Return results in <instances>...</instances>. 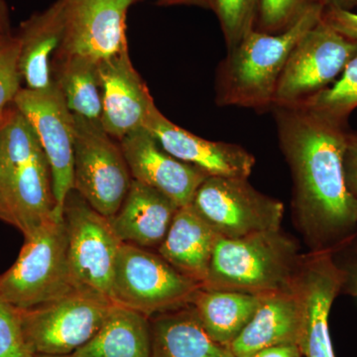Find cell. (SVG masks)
I'll use <instances>...</instances> for the list:
<instances>
[{"label":"cell","instance_id":"1","mask_svg":"<svg viewBox=\"0 0 357 357\" xmlns=\"http://www.w3.org/2000/svg\"><path fill=\"white\" fill-rule=\"evenodd\" d=\"M270 112L292 177L295 225L310 252L337 253L357 236V204L344 175L349 122L304 103Z\"/></svg>","mask_w":357,"mask_h":357},{"label":"cell","instance_id":"2","mask_svg":"<svg viewBox=\"0 0 357 357\" xmlns=\"http://www.w3.org/2000/svg\"><path fill=\"white\" fill-rule=\"evenodd\" d=\"M54 215L48 160L31 124L11 105L0 119V220L26 236Z\"/></svg>","mask_w":357,"mask_h":357},{"label":"cell","instance_id":"3","mask_svg":"<svg viewBox=\"0 0 357 357\" xmlns=\"http://www.w3.org/2000/svg\"><path fill=\"white\" fill-rule=\"evenodd\" d=\"M325 6L311 7L296 24L279 34L253 29L218 65L215 73V103L257 112L271 110L275 93L294 47L321 20Z\"/></svg>","mask_w":357,"mask_h":357},{"label":"cell","instance_id":"4","mask_svg":"<svg viewBox=\"0 0 357 357\" xmlns=\"http://www.w3.org/2000/svg\"><path fill=\"white\" fill-rule=\"evenodd\" d=\"M303 255L281 229L241 238L218 237L201 288L264 296L292 291Z\"/></svg>","mask_w":357,"mask_h":357},{"label":"cell","instance_id":"5","mask_svg":"<svg viewBox=\"0 0 357 357\" xmlns=\"http://www.w3.org/2000/svg\"><path fill=\"white\" fill-rule=\"evenodd\" d=\"M76 290L68 257L64 217L54 215L24 236L17 259L0 275V297L25 311Z\"/></svg>","mask_w":357,"mask_h":357},{"label":"cell","instance_id":"6","mask_svg":"<svg viewBox=\"0 0 357 357\" xmlns=\"http://www.w3.org/2000/svg\"><path fill=\"white\" fill-rule=\"evenodd\" d=\"M199 288L158 253L122 244L112 283L115 305L152 318L188 306Z\"/></svg>","mask_w":357,"mask_h":357},{"label":"cell","instance_id":"7","mask_svg":"<svg viewBox=\"0 0 357 357\" xmlns=\"http://www.w3.org/2000/svg\"><path fill=\"white\" fill-rule=\"evenodd\" d=\"M68 237V257L77 290L96 294L112 302V283L122 246L109 220L73 189L63 208Z\"/></svg>","mask_w":357,"mask_h":357},{"label":"cell","instance_id":"8","mask_svg":"<svg viewBox=\"0 0 357 357\" xmlns=\"http://www.w3.org/2000/svg\"><path fill=\"white\" fill-rule=\"evenodd\" d=\"M74 115V189L103 217H114L130 189L132 177L121 144L100 119Z\"/></svg>","mask_w":357,"mask_h":357},{"label":"cell","instance_id":"9","mask_svg":"<svg viewBox=\"0 0 357 357\" xmlns=\"http://www.w3.org/2000/svg\"><path fill=\"white\" fill-rule=\"evenodd\" d=\"M114 305L107 298L76 290L34 309L18 311L33 354L70 356L96 335Z\"/></svg>","mask_w":357,"mask_h":357},{"label":"cell","instance_id":"10","mask_svg":"<svg viewBox=\"0 0 357 357\" xmlns=\"http://www.w3.org/2000/svg\"><path fill=\"white\" fill-rule=\"evenodd\" d=\"M191 204L223 238H241L279 229L283 220V203L257 191L248 178L208 176Z\"/></svg>","mask_w":357,"mask_h":357},{"label":"cell","instance_id":"11","mask_svg":"<svg viewBox=\"0 0 357 357\" xmlns=\"http://www.w3.org/2000/svg\"><path fill=\"white\" fill-rule=\"evenodd\" d=\"M356 52V42L321 20L291 52L279 77L273 107L298 105L328 88Z\"/></svg>","mask_w":357,"mask_h":357},{"label":"cell","instance_id":"12","mask_svg":"<svg viewBox=\"0 0 357 357\" xmlns=\"http://www.w3.org/2000/svg\"><path fill=\"white\" fill-rule=\"evenodd\" d=\"M13 105L31 124L48 160L55 215H63L66 198L74 189V115L54 84L50 89H21Z\"/></svg>","mask_w":357,"mask_h":357},{"label":"cell","instance_id":"13","mask_svg":"<svg viewBox=\"0 0 357 357\" xmlns=\"http://www.w3.org/2000/svg\"><path fill=\"white\" fill-rule=\"evenodd\" d=\"M64 35L55 56H79L96 63L128 51L126 20L136 0H59Z\"/></svg>","mask_w":357,"mask_h":357},{"label":"cell","instance_id":"14","mask_svg":"<svg viewBox=\"0 0 357 357\" xmlns=\"http://www.w3.org/2000/svg\"><path fill=\"white\" fill-rule=\"evenodd\" d=\"M344 284V270L335 261L333 252L303 255L292 288L302 314L298 345L303 357H335L328 317Z\"/></svg>","mask_w":357,"mask_h":357},{"label":"cell","instance_id":"15","mask_svg":"<svg viewBox=\"0 0 357 357\" xmlns=\"http://www.w3.org/2000/svg\"><path fill=\"white\" fill-rule=\"evenodd\" d=\"M143 128L167 153L208 176L248 178L255 168V157L245 148L236 143L199 137L169 121L155 105Z\"/></svg>","mask_w":357,"mask_h":357},{"label":"cell","instance_id":"16","mask_svg":"<svg viewBox=\"0 0 357 357\" xmlns=\"http://www.w3.org/2000/svg\"><path fill=\"white\" fill-rule=\"evenodd\" d=\"M119 144L133 180L163 192L180 208L192 203L208 177L196 167L167 153L144 128L124 136Z\"/></svg>","mask_w":357,"mask_h":357},{"label":"cell","instance_id":"17","mask_svg":"<svg viewBox=\"0 0 357 357\" xmlns=\"http://www.w3.org/2000/svg\"><path fill=\"white\" fill-rule=\"evenodd\" d=\"M102 86L100 123L115 140L143 128L155 105L146 84L133 67L128 51L98 63Z\"/></svg>","mask_w":357,"mask_h":357},{"label":"cell","instance_id":"18","mask_svg":"<svg viewBox=\"0 0 357 357\" xmlns=\"http://www.w3.org/2000/svg\"><path fill=\"white\" fill-rule=\"evenodd\" d=\"M178 208L163 192L132 180L121 208L109 220L122 243L157 250Z\"/></svg>","mask_w":357,"mask_h":357},{"label":"cell","instance_id":"19","mask_svg":"<svg viewBox=\"0 0 357 357\" xmlns=\"http://www.w3.org/2000/svg\"><path fill=\"white\" fill-rule=\"evenodd\" d=\"M302 314L292 291L264 295L252 319L229 344L236 357H252L267 347L298 344Z\"/></svg>","mask_w":357,"mask_h":357},{"label":"cell","instance_id":"20","mask_svg":"<svg viewBox=\"0 0 357 357\" xmlns=\"http://www.w3.org/2000/svg\"><path fill=\"white\" fill-rule=\"evenodd\" d=\"M218 237L190 204L178 208L156 251L169 264L202 287Z\"/></svg>","mask_w":357,"mask_h":357},{"label":"cell","instance_id":"21","mask_svg":"<svg viewBox=\"0 0 357 357\" xmlns=\"http://www.w3.org/2000/svg\"><path fill=\"white\" fill-rule=\"evenodd\" d=\"M64 20L62 6L56 0L21 26L20 68L26 88L43 91L53 86L52 57L62 44Z\"/></svg>","mask_w":357,"mask_h":357},{"label":"cell","instance_id":"22","mask_svg":"<svg viewBox=\"0 0 357 357\" xmlns=\"http://www.w3.org/2000/svg\"><path fill=\"white\" fill-rule=\"evenodd\" d=\"M150 357H236L215 342L190 305L150 318Z\"/></svg>","mask_w":357,"mask_h":357},{"label":"cell","instance_id":"23","mask_svg":"<svg viewBox=\"0 0 357 357\" xmlns=\"http://www.w3.org/2000/svg\"><path fill=\"white\" fill-rule=\"evenodd\" d=\"M150 318L114 305L91 340L70 357H150Z\"/></svg>","mask_w":357,"mask_h":357},{"label":"cell","instance_id":"24","mask_svg":"<svg viewBox=\"0 0 357 357\" xmlns=\"http://www.w3.org/2000/svg\"><path fill=\"white\" fill-rule=\"evenodd\" d=\"M263 296L199 288L190 303L206 332L218 344H229L248 326Z\"/></svg>","mask_w":357,"mask_h":357},{"label":"cell","instance_id":"25","mask_svg":"<svg viewBox=\"0 0 357 357\" xmlns=\"http://www.w3.org/2000/svg\"><path fill=\"white\" fill-rule=\"evenodd\" d=\"M52 77L73 114L100 121L102 96L98 63L79 56H55Z\"/></svg>","mask_w":357,"mask_h":357},{"label":"cell","instance_id":"26","mask_svg":"<svg viewBox=\"0 0 357 357\" xmlns=\"http://www.w3.org/2000/svg\"><path fill=\"white\" fill-rule=\"evenodd\" d=\"M301 103L335 121L349 122V115L357 107V52L332 86Z\"/></svg>","mask_w":357,"mask_h":357},{"label":"cell","instance_id":"27","mask_svg":"<svg viewBox=\"0 0 357 357\" xmlns=\"http://www.w3.org/2000/svg\"><path fill=\"white\" fill-rule=\"evenodd\" d=\"M258 0H215L217 15L227 51L236 46L255 27Z\"/></svg>","mask_w":357,"mask_h":357},{"label":"cell","instance_id":"28","mask_svg":"<svg viewBox=\"0 0 357 357\" xmlns=\"http://www.w3.org/2000/svg\"><path fill=\"white\" fill-rule=\"evenodd\" d=\"M319 3V0H258L255 29L267 34L286 31Z\"/></svg>","mask_w":357,"mask_h":357},{"label":"cell","instance_id":"29","mask_svg":"<svg viewBox=\"0 0 357 357\" xmlns=\"http://www.w3.org/2000/svg\"><path fill=\"white\" fill-rule=\"evenodd\" d=\"M20 56L18 37H0V119L22 89Z\"/></svg>","mask_w":357,"mask_h":357},{"label":"cell","instance_id":"30","mask_svg":"<svg viewBox=\"0 0 357 357\" xmlns=\"http://www.w3.org/2000/svg\"><path fill=\"white\" fill-rule=\"evenodd\" d=\"M16 307L0 297V357H33Z\"/></svg>","mask_w":357,"mask_h":357},{"label":"cell","instance_id":"31","mask_svg":"<svg viewBox=\"0 0 357 357\" xmlns=\"http://www.w3.org/2000/svg\"><path fill=\"white\" fill-rule=\"evenodd\" d=\"M321 21L342 36L357 43V13L325 8Z\"/></svg>","mask_w":357,"mask_h":357},{"label":"cell","instance_id":"32","mask_svg":"<svg viewBox=\"0 0 357 357\" xmlns=\"http://www.w3.org/2000/svg\"><path fill=\"white\" fill-rule=\"evenodd\" d=\"M344 175L349 191L357 204V133L352 131L345 150Z\"/></svg>","mask_w":357,"mask_h":357},{"label":"cell","instance_id":"33","mask_svg":"<svg viewBox=\"0 0 357 357\" xmlns=\"http://www.w3.org/2000/svg\"><path fill=\"white\" fill-rule=\"evenodd\" d=\"M252 357H303L298 344H280L267 347Z\"/></svg>","mask_w":357,"mask_h":357},{"label":"cell","instance_id":"34","mask_svg":"<svg viewBox=\"0 0 357 357\" xmlns=\"http://www.w3.org/2000/svg\"><path fill=\"white\" fill-rule=\"evenodd\" d=\"M157 6L164 7L178 6H197L213 11L215 0H157Z\"/></svg>","mask_w":357,"mask_h":357},{"label":"cell","instance_id":"35","mask_svg":"<svg viewBox=\"0 0 357 357\" xmlns=\"http://www.w3.org/2000/svg\"><path fill=\"white\" fill-rule=\"evenodd\" d=\"M356 262L351 267L340 266L344 272V284L342 291L349 294V295L354 296V297H357V259Z\"/></svg>","mask_w":357,"mask_h":357},{"label":"cell","instance_id":"36","mask_svg":"<svg viewBox=\"0 0 357 357\" xmlns=\"http://www.w3.org/2000/svg\"><path fill=\"white\" fill-rule=\"evenodd\" d=\"M319 1L325 6V8L354 11L357 7V0H319Z\"/></svg>","mask_w":357,"mask_h":357},{"label":"cell","instance_id":"37","mask_svg":"<svg viewBox=\"0 0 357 357\" xmlns=\"http://www.w3.org/2000/svg\"><path fill=\"white\" fill-rule=\"evenodd\" d=\"M8 18H7L6 7L3 1L0 0V37L8 36Z\"/></svg>","mask_w":357,"mask_h":357},{"label":"cell","instance_id":"38","mask_svg":"<svg viewBox=\"0 0 357 357\" xmlns=\"http://www.w3.org/2000/svg\"><path fill=\"white\" fill-rule=\"evenodd\" d=\"M33 357H70V356H39V354H35V356Z\"/></svg>","mask_w":357,"mask_h":357},{"label":"cell","instance_id":"39","mask_svg":"<svg viewBox=\"0 0 357 357\" xmlns=\"http://www.w3.org/2000/svg\"><path fill=\"white\" fill-rule=\"evenodd\" d=\"M136 1H137V0H136Z\"/></svg>","mask_w":357,"mask_h":357}]
</instances>
